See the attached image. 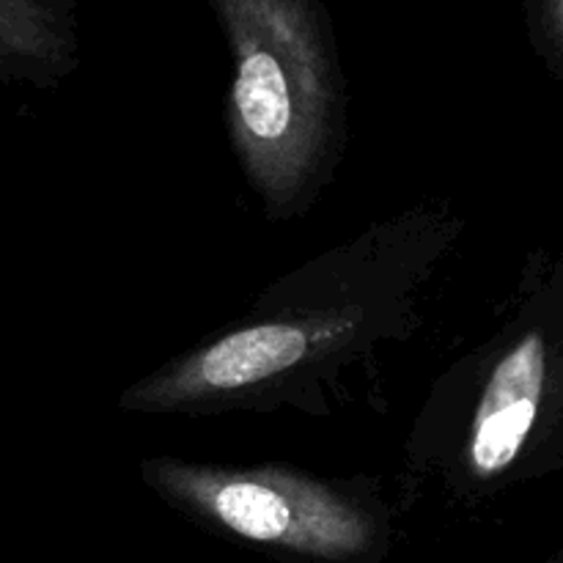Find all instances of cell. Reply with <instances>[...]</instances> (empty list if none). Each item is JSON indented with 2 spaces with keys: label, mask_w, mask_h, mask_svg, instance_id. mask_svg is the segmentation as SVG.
<instances>
[{
  "label": "cell",
  "mask_w": 563,
  "mask_h": 563,
  "mask_svg": "<svg viewBox=\"0 0 563 563\" xmlns=\"http://www.w3.org/2000/svg\"><path fill=\"white\" fill-rule=\"evenodd\" d=\"M449 201H421L264 286L240 319L132 383L141 416L330 412L344 377L421 322L423 286L460 240Z\"/></svg>",
  "instance_id": "1"
},
{
  "label": "cell",
  "mask_w": 563,
  "mask_h": 563,
  "mask_svg": "<svg viewBox=\"0 0 563 563\" xmlns=\"http://www.w3.org/2000/svg\"><path fill=\"white\" fill-rule=\"evenodd\" d=\"M141 478L165 506L220 533L322 563H363L388 542L377 478H324L300 467L148 456Z\"/></svg>",
  "instance_id": "4"
},
{
  "label": "cell",
  "mask_w": 563,
  "mask_h": 563,
  "mask_svg": "<svg viewBox=\"0 0 563 563\" xmlns=\"http://www.w3.org/2000/svg\"><path fill=\"white\" fill-rule=\"evenodd\" d=\"M231 58L225 130L267 220L302 218L346 152V75L324 0H203Z\"/></svg>",
  "instance_id": "3"
},
{
  "label": "cell",
  "mask_w": 563,
  "mask_h": 563,
  "mask_svg": "<svg viewBox=\"0 0 563 563\" xmlns=\"http://www.w3.org/2000/svg\"><path fill=\"white\" fill-rule=\"evenodd\" d=\"M77 64L75 0H0V82L58 86Z\"/></svg>",
  "instance_id": "5"
},
{
  "label": "cell",
  "mask_w": 563,
  "mask_h": 563,
  "mask_svg": "<svg viewBox=\"0 0 563 563\" xmlns=\"http://www.w3.org/2000/svg\"><path fill=\"white\" fill-rule=\"evenodd\" d=\"M553 563H561V561H553Z\"/></svg>",
  "instance_id": "7"
},
{
  "label": "cell",
  "mask_w": 563,
  "mask_h": 563,
  "mask_svg": "<svg viewBox=\"0 0 563 563\" xmlns=\"http://www.w3.org/2000/svg\"><path fill=\"white\" fill-rule=\"evenodd\" d=\"M561 460L563 262L537 251L506 322L434 383L405 467L418 487L484 500L561 471Z\"/></svg>",
  "instance_id": "2"
},
{
  "label": "cell",
  "mask_w": 563,
  "mask_h": 563,
  "mask_svg": "<svg viewBox=\"0 0 563 563\" xmlns=\"http://www.w3.org/2000/svg\"><path fill=\"white\" fill-rule=\"evenodd\" d=\"M520 9L533 53L563 80V0H520Z\"/></svg>",
  "instance_id": "6"
}]
</instances>
